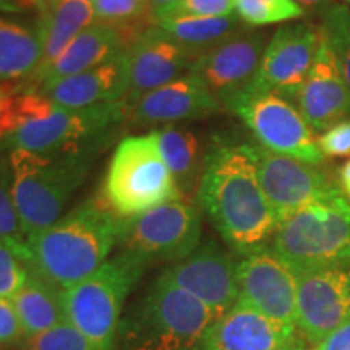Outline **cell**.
<instances>
[{
	"mask_svg": "<svg viewBox=\"0 0 350 350\" xmlns=\"http://www.w3.org/2000/svg\"><path fill=\"white\" fill-rule=\"evenodd\" d=\"M217 318L161 274L122 318L113 350H203L204 334Z\"/></svg>",
	"mask_w": 350,
	"mask_h": 350,
	"instance_id": "cell-4",
	"label": "cell"
},
{
	"mask_svg": "<svg viewBox=\"0 0 350 350\" xmlns=\"http://www.w3.org/2000/svg\"><path fill=\"white\" fill-rule=\"evenodd\" d=\"M10 190L25 237L38 234L60 217L73 191L90 172V154H38L13 150Z\"/></svg>",
	"mask_w": 350,
	"mask_h": 350,
	"instance_id": "cell-5",
	"label": "cell"
},
{
	"mask_svg": "<svg viewBox=\"0 0 350 350\" xmlns=\"http://www.w3.org/2000/svg\"><path fill=\"white\" fill-rule=\"evenodd\" d=\"M170 2H175V0H150L151 8H156V7L165 5V3H170Z\"/></svg>",
	"mask_w": 350,
	"mask_h": 350,
	"instance_id": "cell-43",
	"label": "cell"
},
{
	"mask_svg": "<svg viewBox=\"0 0 350 350\" xmlns=\"http://www.w3.org/2000/svg\"><path fill=\"white\" fill-rule=\"evenodd\" d=\"M350 323V266L297 274V331L318 345Z\"/></svg>",
	"mask_w": 350,
	"mask_h": 350,
	"instance_id": "cell-15",
	"label": "cell"
},
{
	"mask_svg": "<svg viewBox=\"0 0 350 350\" xmlns=\"http://www.w3.org/2000/svg\"><path fill=\"white\" fill-rule=\"evenodd\" d=\"M26 245L0 240V299L12 300L29 278Z\"/></svg>",
	"mask_w": 350,
	"mask_h": 350,
	"instance_id": "cell-30",
	"label": "cell"
},
{
	"mask_svg": "<svg viewBox=\"0 0 350 350\" xmlns=\"http://www.w3.org/2000/svg\"><path fill=\"white\" fill-rule=\"evenodd\" d=\"M15 91L16 90L13 86H7L0 81V120H2L3 113H5L8 104H10L13 94H15Z\"/></svg>",
	"mask_w": 350,
	"mask_h": 350,
	"instance_id": "cell-40",
	"label": "cell"
},
{
	"mask_svg": "<svg viewBox=\"0 0 350 350\" xmlns=\"http://www.w3.org/2000/svg\"><path fill=\"white\" fill-rule=\"evenodd\" d=\"M28 10H31V8L28 7L25 0H0V12L21 13Z\"/></svg>",
	"mask_w": 350,
	"mask_h": 350,
	"instance_id": "cell-39",
	"label": "cell"
},
{
	"mask_svg": "<svg viewBox=\"0 0 350 350\" xmlns=\"http://www.w3.org/2000/svg\"><path fill=\"white\" fill-rule=\"evenodd\" d=\"M295 332L237 301L208 327L203 350H279Z\"/></svg>",
	"mask_w": 350,
	"mask_h": 350,
	"instance_id": "cell-20",
	"label": "cell"
},
{
	"mask_svg": "<svg viewBox=\"0 0 350 350\" xmlns=\"http://www.w3.org/2000/svg\"><path fill=\"white\" fill-rule=\"evenodd\" d=\"M42 60L36 26L0 16V81L31 78Z\"/></svg>",
	"mask_w": 350,
	"mask_h": 350,
	"instance_id": "cell-26",
	"label": "cell"
},
{
	"mask_svg": "<svg viewBox=\"0 0 350 350\" xmlns=\"http://www.w3.org/2000/svg\"><path fill=\"white\" fill-rule=\"evenodd\" d=\"M12 304L18 314L25 339L67 323L64 288L44 281L31 271L28 281L12 299Z\"/></svg>",
	"mask_w": 350,
	"mask_h": 350,
	"instance_id": "cell-25",
	"label": "cell"
},
{
	"mask_svg": "<svg viewBox=\"0 0 350 350\" xmlns=\"http://www.w3.org/2000/svg\"><path fill=\"white\" fill-rule=\"evenodd\" d=\"M23 338L18 314L12 300L0 299V347L15 344Z\"/></svg>",
	"mask_w": 350,
	"mask_h": 350,
	"instance_id": "cell-35",
	"label": "cell"
},
{
	"mask_svg": "<svg viewBox=\"0 0 350 350\" xmlns=\"http://www.w3.org/2000/svg\"><path fill=\"white\" fill-rule=\"evenodd\" d=\"M271 250L295 274L350 266V201L342 191L292 213L278 224Z\"/></svg>",
	"mask_w": 350,
	"mask_h": 350,
	"instance_id": "cell-6",
	"label": "cell"
},
{
	"mask_svg": "<svg viewBox=\"0 0 350 350\" xmlns=\"http://www.w3.org/2000/svg\"><path fill=\"white\" fill-rule=\"evenodd\" d=\"M129 117L125 100H109L86 109L55 106L36 91L13 94L0 120V142L13 150L38 154H90Z\"/></svg>",
	"mask_w": 350,
	"mask_h": 350,
	"instance_id": "cell-2",
	"label": "cell"
},
{
	"mask_svg": "<svg viewBox=\"0 0 350 350\" xmlns=\"http://www.w3.org/2000/svg\"><path fill=\"white\" fill-rule=\"evenodd\" d=\"M26 90L36 91L65 109H86L109 100H124L125 55L122 52L86 72Z\"/></svg>",
	"mask_w": 350,
	"mask_h": 350,
	"instance_id": "cell-21",
	"label": "cell"
},
{
	"mask_svg": "<svg viewBox=\"0 0 350 350\" xmlns=\"http://www.w3.org/2000/svg\"><path fill=\"white\" fill-rule=\"evenodd\" d=\"M268 42L266 33L240 28L198 54L190 73L200 77L214 98L226 104L252 85Z\"/></svg>",
	"mask_w": 350,
	"mask_h": 350,
	"instance_id": "cell-13",
	"label": "cell"
},
{
	"mask_svg": "<svg viewBox=\"0 0 350 350\" xmlns=\"http://www.w3.org/2000/svg\"><path fill=\"white\" fill-rule=\"evenodd\" d=\"M124 55L126 106L139 96L190 73L198 57L195 51L175 41L159 26H151L139 34L137 41L126 47Z\"/></svg>",
	"mask_w": 350,
	"mask_h": 350,
	"instance_id": "cell-16",
	"label": "cell"
},
{
	"mask_svg": "<svg viewBox=\"0 0 350 350\" xmlns=\"http://www.w3.org/2000/svg\"><path fill=\"white\" fill-rule=\"evenodd\" d=\"M148 262L122 250L75 286L64 291L67 323L99 350L116 349L126 297L143 278Z\"/></svg>",
	"mask_w": 350,
	"mask_h": 350,
	"instance_id": "cell-7",
	"label": "cell"
},
{
	"mask_svg": "<svg viewBox=\"0 0 350 350\" xmlns=\"http://www.w3.org/2000/svg\"><path fill=\"white\" fill-rule=\"evenodd\" d=\"M297 5H300L304 10H319L323 12L326 7H329L332 0H294Z\"/></svg>",
	"mask_w": 350,
	"mask_h": 350,
	"instance_id": "cell-41",
	"label": "cell"
},
{
	"mask_svg": "<svg viewBox=\"0 0 350 350\" xmlns=\"http://www.w3.org/2000/svg\"><path fill=\"white\" fill-rule=\"evenodd\" d=\"M292 100L317 137L350 120V91L323 33L313 67Z\"/></svg>",
	"mask_w": 350,
	"mask_h": 350,
	"instance_id": "cell-18",
	"label": "cell"
},
{
	"mask_svg": "<svg viewBox=\"0 0 350 350\" xmlns=\"http://www.w3.org/2000/svg\"><path fill=\"white\" fill-rule=\"evenodd\" d=\"M124 222L96 195L55 224L26 237L28 268L64 291L75 286L107 261L120 242Z\"/></svg>",
	"mask_w": 350,
	"mask_h": 350,
	"instance_id": "cell-3",
	"label": "cell"
},
{
	"mask_svg": "<svg viewBox=\"0 0 350 350\" xmlns=\"http://www.w3.org/2000/svg\"><path fill=\"white\" fill-rule=\"evenodd\" d=\"M338 185L340 191L345 195V198L350 201V159L339 167L338 172Z\"/></svg>",
	"mask_w": 350,
	"mask_h": 350,
	"instance_id": "cell-38",
	"label": "cell"
},
{
	"mask_svg": "<svg viewBox=\"0 0 350 350\" xmlns=\"http://www.w3.org/2000/svg\"><path fill=\"white\" fill-rule=\"evenodd\" d=\"M100 198L122 219L183 200L161 154L156 131L122 139L109 164Z\"/></svg>",
	"mask_w": 350,
	"mask_h": 350,
	"instance_id": "cell-8",
	"label": "cell"
},
{
	"mask_svg": "<svg viewBox=\"0 0 350 350\" xmlns=\"http://www.w3.org/2000/svg\"><path fill=\"white\" fill-rule=\"evenodd\" d=\"M319 38V26L308 21H291L275 29L247 90L273 91L294 99L313 67Z\"/></svg>",
	"mask_w": 350,
	"mask_h": 350,
	"instance_id": "cell-12",
	"label": "cell"
},
{
	"mask_svg": "<svg viewBox=\"0 0 350 350\" xmlns=\"http://www.w3.org/2000/svg\"><path fill=\"white\" fill-rule=\"evenodd\" d=\"M221 103L195 73L156 88L129 106V119L139 125H177L216 113Z\"/></svg>",
	"mask_w": 350,
	"mask_h": 350,
	"instance_id": "cell-19",
	"label": "cell"
},
{
	"mask_svg": "<svg viewBox=\"0 0 350 350\" xmlns=\"http://www.w3.org/2000/svg\"><path fill=\"white\" fill-rule=\"evenodd\" d=\"M234 15V0H175L152 8L154 21L183 16H230Z\"/></svg>",
	"mask_w": 350,
	"mask_h": 350,
	"instance_id": "cell-32",
	"label": "cell"
},
{
	"mask_svg": "<svg viewBox=\"0 0 350 350\" xmlns=\"http://www.w3.org/2000/svg\"><path fill=\"white\" fill-rule=\"evenodd\" d=\"M195 201L237 255L271 247L279 219L262 191L248 143L209 146Z\"/></svg>",
	"mask_w": 350,
	"mask_h": 350,
	"instance_id": "cell-1",
	"label": "cell"
},
{
	"mask_svg": "<svg viewBox=\"0 0 350 350\" xmlns=\"http://www.w3.org/2000/svg\"><path fill=\"white\" fill-rule=\"evenodd\" d=\"M234 13L248 28L291 23L306 15L294 0H234Z\"/></svg>",
	"mask_w": 350,
	"mask_h": 350,
	"instance_id": "cell-29",
	"label": "cell"
},
{
	"mask_svg": "<svg viewBox=\"0 0 350 350\" xmlns=\"http://www.w3.org/2000/svg\"><path fill=\"white\" fill-rule=\"evenodd\" d=\"M26 3H28V7L31 8V10H36L39 12H44L47 8V5H49V0H25Z\"/></svg>",
	"mask_w": 350,
	"mask_h": 350,
	"instance_id": "cell-42",
	"label": "cell"
},
{
	"mask_svg": "<svg viewBox=\"0 0 350 350\" xmlns=\"http://www.w3.org/2000/svg\"><path fill=\"white\" fill-rule=\"evenodd\" d=\"M237 265L222 245L208 240L187 258L172 262L163 275L221 317L239 300Z\"/></svg>",
	"mask_w": 350,
	"mask_h": 350,
	"instance_id": "cell-17",
	"label": "cell"
},
{
	"mask_svg": "<svg viewBox=\"0 0 350 350\" xmlns=\"http://www.w3.org/2000/svg\"><path fill=\"white\" fill-rule=\"evenodd\" d=\"M317 350H350V323L321 340L317 345Z\"/></svg>",
	"mask_w": 350,
	"mask_h": 350,
	"instance_id": "cell-36",
	"label": "cell"
},
{
	"mask_svg": "<svg viewBox=\"0 0 350 350\" xmlns=\"http://www.w3.org/2000/svg\"><path fill=\"white\" fill-rule=\"evenodd\" d=\"M317 142L325 157H350V120L323 131Z\"/></svg>",
	"mask_w": 350,
	"mask_h": 350,
	"instance_id": "cell-34",
	"label": "cell"
},
{
	"mask_svg": "<svg viewBox=\"0 0 350 350\" xmlns=\"http://www.w3.org/2000/svg\"><path fill=\"white\" fill-rule=\"evenodd\" d=\"M49 2H54V0H49ZM91 2H93V0H91Z\"/></svg>",
	"mask_w": 350,
	"mask_h": 350,
	"instance_id": "cell-45",
	"label": "cell"
},
{
	"mask_svg": "<svg viewBox=\"0 0 350 350\" xmlns=\"http://www.w3.org/2000/svg\"><path fill=\"white\" fill-rule=\"evenodd\" d=\"M323 36L334 55L340 75L350 91V10L347 5L332 2L321 12Z\"/></svg>",
	"mask_w": 350,
	"mask_h": 350,
	"instance_id": "cell-28",
	"label": "cell"
},
{
	"mask_svg": "<svg viewBox=\"0 0 350 350\" xmlns=\"http://www.w3.org/2000/svg\"><path fill=\"white\" fill-rule=\"evenodd\" d=\"M126 47L129 41L117 26L98 21L78 34L54 62L38 68L25 88H36L86 72L125 52Z\"/></svg>",
	"mask_w": 350,
	"mask_h": 350,
	"instance_id": "cell-22",
	"label": "cell"
},
{
	"mask_svg": "<svg viewBox=\"0 0 350 350\" xmlns=\"http://www.w3.org/2000/svg\"><path fill=\"white\" fill-rule=\"evenodd\" d=\"M91 0H54L39 16L36 29L42 47L39 68L54 62L78 34L94 25Z\"/></svg>",
	"mask_w": 350,
	"mask_h": 350,
	"instance_id": "cell-23",
	"label": "cell"
},
{
	"mask_svg": "<svg viewBox=\"0 0 350 350\" xmlns=\"http://www.w3.org/2000/svg\"><path fill=\"white\" fill-rule=\"evenodd\" d=\"M154 131L178 193L185 201L196 198L206 157L198 135L180 125H164Z\"/></svg>",
	"mask_w": 350,
	"mask_h": 350,
	"instance_id": "cell-24",
	"label": "cell"
},
{
	"mask_svg": "<svg viewBox=\"0 0 350 350\" xmlns=\"http://www.w3.org/2000/svg\"><path fill=\"white\" fill-rule=\"evenodd\" d=\"M20 350H99L83 332L70 323L52 327L23 340Z\"/></svg>",
	"mask_w": 350,
	"mask_h": 350,
	"instance_id": "cell-31",
	"label": "cell"
},
{
	"mask_svg": "<svg viewBox=\"0 0 350 350\" xmlns=\"http://www.w3.org/2000/svg\"><path fill=\"white\" fill-rule=\"evenodd\" d=\"M120 247L154 262H177L201 243V213L193 201L174 200L137 217L125 219Z\"/></svg>",
	"mask_w": 350,
	"mask_h": 350,
	"instance_id": "cell-10",
	"label": "cell"
},
{
	"mask_svg": "<svg viewBox=\"0 0 350 350\" xmlns=\"http://www.w3.org/2000/svg\"><path fill=\"white\" fill-rule=\"evenodd\" d=\"M235 15L230 16H183V18H169L156 21V26L163 28L175 41L188 49L201 54L213 47L222 39L230 36L242 28Z\"/></svg>",
	"mask_w": 350,
	"mask_h": 350,
	"instance_id": "cell-27",
	"label": "cell"
},
{
	"mask_svg": "<svg viewBox=\"0 0 350 350\" xmlns=\"http://www.w3.org/2000/svg\"><path fill=\"white\" fill-rule=\"evenodd\" d=\"M0 240L26 245V237L12 198L8 157L0 159Z\"/></svg>",
	"mask_w": 350,
	"mask_h": 350,
	"instance_id": "cell-33",
	"label": "cell"
},
{
	"mask_svg": "<svg viewBox=\"0 0 350 350\" xmlns=\"http://www.w3.org/2000/svg\"><path fill=\"white\" fill-rule=\"evenodd\" d=\"M248 144L261 188L279 222L292 213L340 191L338 182L331 180L318 165L268 151L260 144Z\"/></svg>",
	"mask_w": 350,
	"mask_h": 350,
	"instance_id": "cell-11",
	"label": "cell"
},
{
	"mask_svg": "<svg viewBox=\"0 0 350 350\" xmlns=\"http://www.w3.org/2000/svg\"><path fill=\"white\" fill-rule=\"evenodd\" d=\"M252 131L265 150L291 156L301 163L319 165L325 163L317 142L299 109L286 96L273 91L245 90L224 104Z\"/></svg>",
	"mask_w": 350,
	"mask_h": 350,
	"instance_id": "cell-9",
	"label": "cell"
},
{
	"mask_svg": "<svg viewBox=\"0 0 350 350\" xmlns=\"http://www.w3.org/2000/svg\"><path fill=\"white\" fill-rule=\"evenodd\" d=\"M237 284L240 304L275 323L297 327V274L271 247L239 260Z\"/></svg>",
	"mask_w": 350,
	"mask_h": 350,
	"instance_id": "cell-14",
	"label": "cell"
},
{
	"mask_svg": "<svg viewBox=\"0 0 350 350\" xmlns=\"http://www.w3.org/2000/svg\"><path fill=\"white\" fill-rule=\"evenodd\" d=\"M342 2L345 3V5H350V0H342Z\"/></svg>",
	"mask_w": 350,
	"mask_h": 350,
	"instance_id": "cell-44",
	"label": "cell"
},
{
	"mask_svg": "<svg viewBox=\"0 0 350 350\" xmlns=\"http://www.w3.org/2000/svg\"><path fill=\"white\" fill-rule=\"evenodd\" d=\"M279 350H317V345L310 344L308 340H306L304 336L297 331L295 334L292 336V338L288 339Z\"/></svg>",
	"mask_w": 350,
	"mask_h": 350,
	"instance_id": "cell-37",
	"label": "cell"
}]
</instances>
